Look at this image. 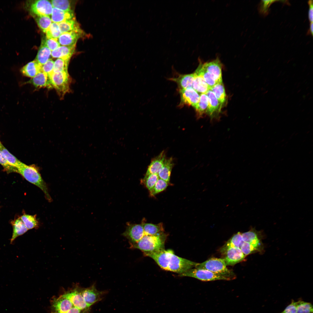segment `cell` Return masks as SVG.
<instances>
[{"mask_svg": "<svg viewBox=\"0 0 313 313\" xmlns=\"http://www.w3.org/2000/svg\"><path fill=\"white\" fill-rule=\"evenodd\" d=\"M167 237V234L164 232L155 235H145L130 248L139 249L143 254L156 252L164 249Z\"/></svg>", "mask_w": 313, "mask_h": 313, "instance_id": "6da1fadb", "label": "cell"}, {"mask_svg": "<svg viewBox=\"0 0 313 313\" xmlns=\"http://www.w3.org/2000/svg\"><path fill=\"white\" fill-rule=\"evenodd\" d=\"M223 259L210 258L201 263H197L195 268L207 270L212 272L232 278H235L233 272L228 269Z\"/></svg>", "mask_w": 313, "mask_h": 313, "instance_id": "7a4b0ae2", "label": "cell"}, {"mask_svg": "<svg viewBox=\"0 0 313 313\" xmlns=\"http://www.w3.org/2000/svg\"><path fill=\"white\" fill-rule=\"evenodd\" d=\"M179 276H181L192 277L203 281L233 280L231 278L207 270L195 268L190 269L185 272L180 274Z\"/></svg>", "mask_w": 313, "mask_h": 313, "instance_id": "3957f363", "label": "cell"}, {"mask_svg": "<svg viewBox=\"0 0 313 313\" xmlns=\"http://www.w3.org/2000/svg\"><path fill=\"white\" fill-rule=\"evenodd\" d=\"M52 88L63 97L69 91L70 78L68 72H53L48 75Z\"/></svg>", "mask_w": 313, "mask_h": 313, "instance_id": "277c9868", "label": "cell"}, {"mask_svg": "<svg viewBox=\"0 0 313 313\" xmlns=\"http://www.w3.org/2000/svg\"><path fill=\"white\" fill-rule=\"evenodd\" d=\"M197 263L180 257L176 255L173 252L168 259L167 271L181 274L195 268Z\"/></svg>", "mask_w": 313, "mask_h": 313, "instance_id": "5b68a950", "label": "cell"}, {"mask_svg": "<svg viewBox=\"0 0 313 313\" xmlns=\"http://www.w3.org/2000/svg\"><path fill=\"white\" fill-rule=\"evenodd\" d=\"M241 235L243 242L252 245L257 252L261 254L264 252V245L262 241L263 236L262 231H257L252 228L249 231L241 233Z\"/></svg>", "mask_w": 313, "mask_h": 313, "instance_id": "8992f818", "label": "cell"}, {"mask_svg": "<svg viewBox=\"0 0 313 313\" xmlns=\"http://www.w3.org/2000/svg\"><path fill=\"white\" fill-rule=\"evenodd\" d=\"M181 101L179 107L191 106L194 108L198 103L200 96L192 88L179 89Z\"/></svg>", "mask_w": 313, "mask_h": 313, "instance_id": "52a82bcc", "label": "cell"}, {"mask_svg": "<svg viewBox=\"0 0 313 313\" xmlns=\"http://www.w3.org/2000/svg\"><path fill=\"white\" fill-rule=\"evenodd\" d=\"M122 235L128 239L131 246L137 243L145 234L141 223L129 224Z\"/></svg>", "mask_w": 313, "mask_h": 313, "instance_id": "ba28073f", "label": "cell"}, {"mask_svg": "<svg viewBox=\"0 0 313 313\" xmlns=\"http://www.w3.org/2000/svg\"><path fill=\"white\" fill-rule=\"evenodd\" d=\"M221 251L225 255L224 258L223 259L226 265H234L242 261L245 257L239 248H222Z\"/></svg>", "mask_w": 313, "mask_h": 313, "instance_id": "9c48e42d", "label": "cell"}, {"mask_svg": "<svg viewBox=\"0 0 313 313\" xmlns=\"http://www.w3.org/2000/svg\"><path fill=\"white\" fill-rule=\"evenodd\" d=\"M81 291L84 301L90 307L101 301L106 292L98 290L94 285L87 288H81Z\"/></svg>", "mask_w": 313, "mask_h": 313, "instance_id": "30bf717a", "label": "cell"}, {"mask_svg": "<svg viewBox=\"0 0 313 313\" xmlns=\"http://www.w3.org/2000/svg\"><path fill=\"white\" fill-rule=\"evenodd\" d=\"M200 62L203 68L212 75L217 83H222V64L218 57L204 63Z\"/></svg>", "mask_w": 313, "mask_h": 313, "instance_id": "8fae6325", "label": "cell"}, {"mask_svg": "<svg viewBox=\"0 0 313 313\" xmlns=\"http://www.w3.org/2000/svg\"><path fill=\"white\" fill-rule=\"evenodd\" d=\"M53 6L51 2L47 0H36L30 5V11L32 15H42L50 17Z\"/></svg>", "mask_w": 313, "mask_h": 313, "instance_id": "7c38bea8", "label": "cell"}, {"mask_svg": "<svg viewBox=\"0 0 313 313\" xmlns=\"http://www.w3.org/2000/svg\"><path fill=\"white\" fill-rule=\"evenodd\" d=\"M81 288H77L65 292L62 295L69 299L73 306L81 311L86 310L90 307L84 301L81 294Z\"/></svg>", "mask_w": 313, "mask_h": 313, "instance_id": "4fadbf2b", "label": "cell"}, {"mask_svg": "<svg viewBox=\"0 0 313 313\" xmlns=\"http://www.w3.org/2000/svg\"><path fill=\"white\" fill-rule=\"evenodd\" d=\"M52 308L54 313H65L73 307L71 301L61 295L53 299L52 302Z\"/></svg>", "mask_w": 313, "mask_h": 313, "instance_id": "5bb4252c", "label": "cell"}, {"mask_svg": "<svg viewBox=\"0 0 313 313\" xmlns=\"http://www.w3.org/2000/svg\"><path fill=\"white\" fill-rule=\"evenodd\" d=\"M208 98V105L206 114L212 119L216 117L221 111L222 106L214 94L209 90L206 93Z\"/></svg>", "mask_w": 313, "mask_h": 313, "instance_id": "9a60e30c", "label": "cell"}, {"mask_svg": "<svg viewBox=\"0 0 313 313\" xmlns=\"http://www.w3.org/2000/svg\"><path fill=\"white\" fill-rule=\"evenodd\" d=\"M166 158L164 151H162L158 156L153 158L148 167L144 177L151 174H158L163 166Z\"/></svg>", "mask_w": 313, "mask_h": 313, "instance_id": "2e32d148", "label": "cell"}, {"mask_svg": "<svg viewBox=\"0 0 313 313\" xmlns=\"http://www.w3.org/2000/svg\"><path fill=\"white\" fill-rule=\"evenodd\" d=\"M82 32H71L62 33L58 39L61 46H76L78 39L81 37Z\"/></svg>", "mask_w": 313, "mask_h": 313, "instance_id": "e0dca14e", "label": "cell"}, {"mask_svg": "<svg viewBox=\"0 0 313 313\" xmlns=\"http://www.w3.org/2000/svg\"><path fill=\"white\" fill-rule=\"evenodd\" d=\"M26 83L31 84L37 88H52L48 75L42 71Z\"/></svg>", "mask_w": 313, "mask_h": 313, "instance_id": "ac0fdd59", "label": "cell"}, {"mask_svg": "<svg viewBox=\"0 0 313 313\" xmlns=\"http://www.w3.org/2000/svg\"><path fill=\"white\" fill-rule=\"evenodd\" d=\"M75 46H60L51 52V55L54 58H60L69 61L74 51Z\"/></svg>", "mask_w": 313, "mask_h": 313, "instance_id": "d6986e66", "label": "cell"}, {"mask_svg": "<svg viewBox=\"0 0 313 313\" xmlns=\"http://www.w3.org/2000/svg\"><path fill=\"white\" fill-rule=\"evenodd\" d=\"M194 73L188 74H180L176 77L169 79L170 80L176 82L179 89L192 88L194 78Z\"/></svg>", "mask_w": 313, "mask_h": 313, "instance_id": "ffe728a7", "label": "cell"}, {"mask_svg": "<svg viewBox=\"0 0 313 313\" xmlns=\"http://www.w3.org/2000/svg\"><path fill=\"white\" fill-rule=\"evenodd\" d=\"M41 65L35 60L27 63L20 69L21 74L24 76L33 78L41 71Z\"/></svg>", "mask_w": 313, "mask_h": 313, "instance_id": "44dd1931", "label": "cell"}, {"mask_svg": "<svg viewBox=\"0 0 313 313\" xmlns=\"http://www.w3.org/2000/svg\"><path fill=\"white\" fill-rule=\"evenodd\" d=\"M174 165L172 158H166L163 166L158 174L159 178L170 183L171 172Z\"/></svg>", "mask_w": 313, "mask_h": 313, "instance_id": "7402d4cb", "label": "cell"}, {"mask_svg": "<svg viewBox=\"0 0 313 313\" xmlns=\"http://www.w3.org/2000/svg\"><path fill=\"white\" fill-rule=\"evenodd\" d=\"M75 17L73 12L64 11L53 8L51 19L53 22L59 23Z\"/></svg>", "mask_w": 313, "mask_h": 313, "instance_id": "603a6c76", "label": "cell"}, {"mask_svg": "<svg viewBox=\"0 0 313 313\" xmlns=\"http://www.w3.org/2000/svg\"><path fill=\"white\" fill-rule=\"evenodd\" d=\"M58 24L61 33L71 32H82L75 17Z\"/></svg>", "mask_w": 313, "mask_h": 313, "instance_id": "cb8c5ba5", "label": "cell"}, {"mask_svg": "<svg viewBox=\"0 0 313 313\" xmlns=\"http://www.w3.org/2000/svg\"><path fill=\"white\" fill-rule=\"evenodd\" d=\"M208 98L206 94H201L199 101L194 108L196 113L197 118L202 117L206 114L208 105Z\"/></svg>", "mask_w": 313, "mask_h": 313, "instance_id": "d4e9b609", "label": "cell"}, {"mask_svg": "<svg viewBox=\"0 0 313 313\" xmlns=\"http://www.w3.org/2000/svg\"><path fill=\"white\" fill-rule=\"evenodd\" d=\"M145 235H155L164 232V230L162 223L157 224L142 223Z\"/></svg>", "mask_w": 313, "mask_h": 313, "instance_id": "484cf974", "label": "cell"}, {"mask_svg": "<svg viewBox=\"0 0 313 313\" xmlns=\"http://www.w3.org/2000/svg\"><path fill=\"white\" fill-rule=\"evenodd\" d=\"M194 78L192 87L197 92L205 94L210 90V88L203 78L200 75L194 73Z\"/></svg>", "mask_w": 313, "mask_h": 313, "instance_id": "4316f807", "label": "cell"}, {"mask_svg": "<svg viewBox=\"0 0 313 313\" xmlns=\"http://www.w3.org/2000/svg\"><path fill=\"white\" fill-rule=\"evenodd\" d=\"M13 233L10 239L11 243L18 236L23 235L28 230L20 218H18L12 223Z\"/></svg>", "mask_w": 313, "mask_h": 313, "instance_id": "83f0119b", "label": "cell"}, {"mask_svg": "<svg viewBox=\"0 0 313 313\" xmlns=\"http://www.w3.org/2000/svg\"><path fill=\"white\" fill-rule=\"evenodd\" d=\"M0 149L4 158L8 163L12 167L17 169L22 166L24 164L9 152L3 145Z\"/></svg>", "mask_w": 313, "mask_h": 313, "instance_id": "f1b7e54d", "label": "cell"}, {"mask_svg": "<svg viewBox=\"0 0 313 313\" xmlns=\"http://www.w3.org/2000/svg\"><path fill=\"white\" fill-rule=\"evenodd\" d=\"M51 53V51L42 42L35 60L42 65L49 59Z\"/></svg>", "mask_w": 313, "mask_h": 313, "instance_id": "f546056e", "label": "cell"}, {"mask_svg": "<svg viewBox=\"0 0 313 313\" xmlns=\"http://www.w3.org/2000/svg\"><path fill=\"white\" fill-rule=\"evenodd\" d=\"M195 73L203 78L210 89L217 83L212 75L203 68L200 61L199 65Z\"/></svg>", "mask_w": 313, "mask_h": 313, "instance_id": "4dcf8cb0", "label": "cell"}, {"mask_svg": "<svg viewBox=\"0 0 313 313\" xmlns=\"http://www.w3.org/2000/svg\"><path fill=\"white\" fill-rule=\"evenodd\" d=\"M214 94L218 101L223 105L225 102L226 94L223 82L216 83L210 89Z\"/></svg>", "mask_w": 313, "mask_h": 313, "instance_id": "1f68e13d", "label": "cell"}, {"mask_svg": "<svg viewBox=\"0 0 313 313\" xmlns=\"http://www.w3.org/2000/svg\"><path fill=\"white\" fill-rule=\"evenodd\" d=\"M32 15L39 27L45 33L52 23L50 17L42 15Z\"/></svg>", "mask_w": 313, "mask_h": 313, "instance_id": "d6a6232c", "label": "cell"}, {"mask_svg": "<svg viewBox=\"0 0 313 313\" xmlns=\"http://www.w3.org/2000/svg\"><path fill=\"white\" fill-rule=\"evenodd\" d=\"M28 230L37 228L39 227V223L36 215H32L24 214L20 218Z\"/></svg>", "mask_w": 313, "mask_h": 313, "instance_id": "836d02e7", "label": "cell"}, {"mask_svg": "<svg viewBox=\"0 0 313 313\" xmlns=\"http://www.w3.org/2000/svg\"><path fill=\"white\" fill-rule=\"evenodd\" d=\"M243 242L241 233L238 232L234 234L222 248L236 247L240 248Z\"/></svg>", "mask_w": 313, "mask_h": 313, "instance_id": "e575fe53", "label": "cell"}, {"mask_svg": "<svg viewBox=\"0 0 313 313\" xmlns=\"http://www.w3.org/2000/svg\"><path fill=\"white\" fill-rule=\"evenodd\" d=\"M51 2L53 7L66 12H73L72 9L71 1L52 0Z\"/></svg>", "mask_w": 313, "mask_h": 313, "instance_id": "d590c367", "label": "cell"}, {"mask_svg": "<svg viewBox=\"0 0 313 313\" xmlns=\"http://www.w3.org/2000/svg\"><path fill=\"white\" fill-rule=\"evenodd\" d=\"M169 183L159 178L155 183L153 189L149 192L151 197H154L157 194L162 192L167 188Z\"/></svg>", "mask_w": 313, "mask_h": 313, "instance_id": "8d00e7d4", "label": "cell"}, {"mask_svg": "<svg viewBox=\"0 0 313 313\" xmlns=\"http://www.w3.org/2000/svg\"><path fill=\"white\" fill-rule=\"evenodd\" d=\"M48 38L58 39L61 33L58 23L52 22L45 32Z\"/></svg>", "mask_w": 313, "mask_h": 313, "instance_id": "74e56055", "label": "cell"}, {"mask_svg": "<svg viewBox=\"0 0 313 313\" xmlns=\"http://www.w3.org/2000/svg\"><path fill=\"white\" fill-rule=\"evenodd\" d=\"M159 179L158 174H151L144 177L141 181L149 192L153 189L156 182Z\"/></svg>", "mask_w": 313, "mask_h": 313, "instance_id": "f35d334b", "label": "cell"}, {"mask_svg": "<svg viewBox=\"0 0 313 313\" xmlns=\"http://www.w3.org/2000/svg\"><path fill=\"white\" fill-rule=\"evenodd\" d=\"M297 313H313V305L301 299L296 301Z\"/></svg>", "mask_w": 313, "mask_h": 313, "instance_id": "ab89813d", "label": "cell"}, {"mask_svg": "<svg viewBox=\"0 0 313 313\" xmlns=\"http://www.w3.org/2000/svg\"><path fill=\"white\" fill-rule=\"evenodd\" d=\"M69 62L68 61L61 59H57L54 62L53 72H68Z\"/></svg>", "mask_w": 313, "mask_h": 313, "instance_id": "60d3db41", "label": "cell"}, {"mask_svg": "<svg viewBox=\"0 0 313 313\" xmlns=\"http://www.w3.org/2000/svg\"><path fill=\"white\" fill-rule=\"evenodd\" d=\"M280 1L275 0H261L258 6L259 12L264 16L267 15L269 13V8L270 5L274 2Z\"/></svg>", "mask_w": 313, "mask_h": 313, "instance_id": "b9f144b4", "label": "cell"}, {"mask_svg": "<svg viewBox=\"0 0 313 313\" xmlns=\"http://www.w3.org/2000/svg\"><path fill=\"white\" fill-rule=\"evenodd\" d=\"M42 42L51 50L52 51L60 46L58 39L46 38Z\"/></svg>", "mask_w": 313, "mask_h": 313, "instance_id": "7bdbcfd3", "label": "cell"}, {"mask_svg": "<svg viewBox=\"0 0 313 313\" xmlns=\"http://www.w3.org/2000/svg\"><path fill=\"white\" fill-rule=\"evenodd\" d=\"M240 249L245 256L251 253L257 252L252 245L249 243L244 242L242 244Z\"/></svg>", "mask_w": 313, "mask_h": 313, "instance_id": "ee69618b", "label": "cell"}, {"mask_svg": "<svg viewBox=\"0 0 313 313\" xmlns=\"http://www.w3.org/2000/svg\"><path fill=\"white\" fill-rule=\"evenodd\" d=\"M0 164L4 170L8 173L16 172V168L10 165L4 158L0 149Z\"/></svg>", "mask_w": 313, "mask_h": 313, "instance_id": "f6af8a7d", "label": "cell"}, {"mask_svg": "<svg viewBox=\"0 0 313 313\" xmlns=\"http://www.w3.org/2000/svg\"><path fill=\"white\" fill-rule=\"evenodd\" d=\"M54 62L51 59H49L45 64L41 65V71L48 75L53 72Z\"/></svg>", "mask_w": 313, "mask_h": 313, "instance_id": "bcb514c9", "label": "cell"}, {"mask_svg": "<svg viewBox=\"0 0 313 313\" xmlns=\"http://www.w3.org/2000/svg\"><path fill=\"white\" fill-rule=\"evenodd\" d=\"M296 301L292 300L291 303L280 313H297Z\"/></svg>", "mask_w": 313, "mask_h": 313, "instance_id": "7dc6e473", "label": "cell"}, {"mask_svg": "<svg viewBox=\"0 0 313 313\" xmlns=\"http://www.w3.org/2000/svg\"><path fill=\"white\" fill-rule=\"evenodd\" d=\"M308 3L309 6V9L308 12V17L309 21L310 22H313V1L312 0H310L308 1Z\"/></svg>", "mask_w": 313, "mask_h": 313, "instance_id": "c3c4849f", "label": "cell"}, {"mask_svg": "<svg viewBox=\"0 0 313 313\" xmlns=\"http://www.w3.org/2000/svg\"><path fill=\"white\" fill-rule=\"evenodd\" d=\"M81 311V310L80 309L73 306L65 313H80Z\"/></svg>", "mask_w": 313, "mask_h": 313, "instance_id": "681fc988", "label": "cell"}, {"mask_svg": "<svg viewBox=\"0 0 313 313\" xmlns=\"http://www.w3.org/2000/svg\"><path fill=\"white\" fill-rule=\"evenodd\" d=\"M308 34L309 33L312 36L313 34V22H310V28L308 30Z\"/></svg>", "mask_w": 313, "mask_h": 313, "instance_id": "f907efd6", "label": "cell"}, {"mask_svg": "<svg viewBox=\"0 0 313 313\" xmlns=\"http://www.w3.org/2000/svg\"><path fill=\"white\" fill-rule=\"evenodd\" d=\"M90 308H89L86 310H82L80 313H90Z\"/></svg>", "mask_w": 313, "mask_h": 313, "instance_id": "816d5d0a", "label": "cell"}, {"mask_svg": "<svg viewBox=\"0 0 313 313\" xmlns=\"http://www.w3.org/2000/svg\"><path fill=\"white\" fill-rule=\"evenodd\" d=\"M2 145H3L2 144V143H1V141H0V148H1V146H2Z\"/></svg>", "mask_w": 313, "mask_h": 313, "instance_id": "f5cc1de1", "label": "cell"}, {"mask_svg": "<svg viewBox=\"0 0 313 313\" xmlns=\"http://www.w3.org/2000/svg\"><path fill=\"white\" fill-rule=\"evenodd\" d=\"M52 313H53L52 312Z\"/></svg>", "mask_w": 313, "mask_h": 313, "instance_id": "db71d44e", "label": "cell"}]
</instances>
